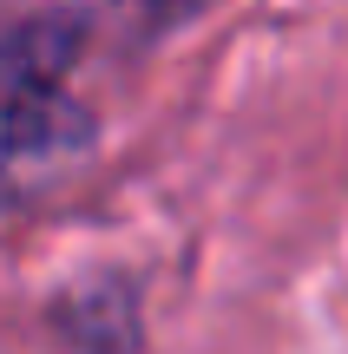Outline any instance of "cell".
I'll return each mask as SVG.
<instances>
[{
  "label": "cell",
  "mask_w": 348,
  "mask_h": 354,
  "mask_svg": "<svg viewBox=\"0 0 348 354\" xmlns=\"http://www.w3.org/2000/svg\"><path fill=\"white\" fill-rule=\"evenodd\" d=\"M86 53L79 13H33L0 33V190L46 184L79 165L99 138L92 105L73 92V66Z\"/></svg>",
  "instance_id": "1"
},
{
  "label": "cell",
  "mask_w": 348,
  "mask_h": 354,
  "mask_svg": "<svg viewBox=\"0 0 348 354\" xmlns=\"http://www.w3.org/2000/svg\"><path fill=\"white\" fill-rule=\"evenodd\" d=\"M112 7H118V20H125V33L145 46V39H165V33H178V26H191L210 0H112Z\"/></svg>",
  "instance_id": "2"
}]
</instances>
